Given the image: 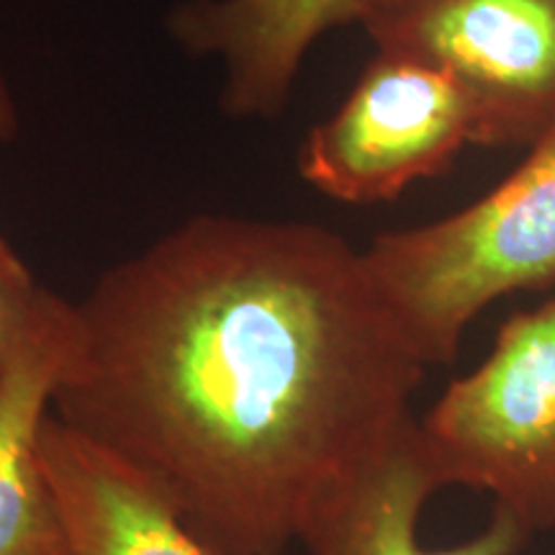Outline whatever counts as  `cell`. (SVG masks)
Masks as SVG:
<instances>
[{
    "mask_svg": "<svg viewBox=\"0 0 555 555\" xmlns=\"http://www.w3.org/2000/svg\"><path fill=\"white\" fill-rule=\"evenodd\" d=\"M425 373L363 249L311 221L196 217L73 304L52 414L211 555H288Z\"/></svg>",
    "mask_w": 555,
    "mask_h": 555,
    "instance_id": "1",
    "label": "cell"
},
{
    "mask_svg": "<svg viewBox=\"0 0 555 555\" xmlns=\"http://www.w3.org/2000/svg\"><path fill=\"white\" fill-rule=\"evenodd\" d=\"M380 298L427 367L453 363L481 311L555 281V127L461 211L363 249Z\"/></svg>",
    "mask_w": 555,
    "mask_h": 555,
    "instance_id": "2",
    "label": "cell"
},
{
    "mask_svg": "<svg viewBox=\"0 0 555 555\" xmlns=\"http://www.w3.org/2000/svg\"><path fill=\"white\" fill-rule=\"evenodd\" d=\"M416 422L442 489L483 491L530 535L555 530V298L506 319Z\"/></svg>",
    "mask_w": 555,
    "mask_h": 555,
    "instance_id": "3",
    "label": "cell"
},
{
    "mask_svg": "<svg viewBox=\"0 0 555 555\" xmlns=\"http://www.w3.org/2000/svg\"><path fill=\"white\" fill-rule=\"evenodd\" d=\"M358 24L376 50L453 75L478 147H527L555 127V0H380Z\"/></svg>",
    "mask_w": 555,
    "mask_h": 555,
    "instance_id": "4",
    "label": "cell"
},
{
    "mask_svg": "<svg viewBox=\"0 0 555 555\" xmlns=\"http://www.w3.org/2000/svg\"><path fill=\"white\" fill-rule=\"evenodd\" d=\"M466 144H476V111L453 75L378 50L343 106L311 129L298 172L324 196L373 206L440 176Z\"/></svg>",
    "mask_w": 555,
    "mask_h": 555,
    "instance_id": "5",
    "label": "cell"
},
{
    "mask_svg": "<svg viewBox=\"0 0 555 555\" xmlns=\"http://www.w3.org/2000/svg\"><path fill=\"white\" fill-rule=\"evenodd\" d=\"M440 489L412 416L319 502L301 545L311 555H517L532 538L517 519L494 509L466 543L425 547L422 512Z\"/></svg>",
    "mask_w": 555,
    "mask_h": 555,
    "instance_id": "6",
    "label": "cell"
},
{
    "mask_svg": "<svg viewBox=\"0 0 555 555\" xmlns=\"http://www.w3.org/2000/svg\"><path fill=\"white\" fill-rule=\"evenodd\" d=\"M69 339L73 304L47 296L0 384V555H69L60 499L41 457Z\"/></svg>",
    "mask_w": 555,
    "mask_h": 555,
    "instance_id": "7",
    "label": "cell"
},
{
    "mask_svg": "<svg viewBox=\"0 0 555 555\" xmlns=\"http://www.w3.org/2000/svg\"><path fill=\"white\" fill-rule=\"evenodd\" d=\"M363 0H191L170 18L193 54H219L224 106L234 116H275L286 106L311 44L335 26L358 24Z\"/></svg>",
    "mask_w": 555,
    "mask_h": 555,
    "instance_id": "8",
    "label": "cell"
},
{
    "mask_svg": "<svg viewBox=\"0 0 555 555\" xmlns=\"http://www.w3.org/2000/svg\"><path fill=\"white\" fill-rule=\"evenodd\" d=\"M41 457L60 499L69 555H211L134 470L47 416Z\"/></svg>",
    "mask_w": 555,
    "mask_h": 555,
    "instance_id": "9",
    "label": "cell"
},
{
    "mask_svg": "<svg viewBox=\"0 0 555 555\" xmlns=\"http://www.w3.org/2000/svg\"><path fill=\"white\" fill-rule=\"evenodd\" d=\"M47 296L50 291L39 286L26 262L0 234V384L26 332L37 322Z\"/></svg>",
    "mask_w": 555,
    "mask_h": 555,
    "instance_id": "10",
    "label": "cell"
},
{
    "mask_svg": "<svg viewBox=\"0 0 555 555\" xmlns=\"http://www.w3.org/2000/svg\"><path fill=\"white\" fill-rule=\"evenodd\" d=\"M18 131V114L16 103H13V95L9 86H5L3 75H0V142H11Z\"/></svg>",
    "mask_w": 555,
    "mask_h": 555,
    "instance_id": "11",
    "label": "cell"
},
{
    "mask_svg": "<svg viewBox=\"0 0 555 555\" xmlns=\"http://www.w3.org/2000/svg\"><path fill=\"white\" fill-rule=\"evenodd\" d=\"M371 3H380V0H363V3H360V11H363L365 5H371ZM358 16H360V13H358Z\"/></svg>",
    "mask_w": 555,
    "mask_h": 555,
    "instance_id": "12",
    "label": "cell"
}]
</instances>
